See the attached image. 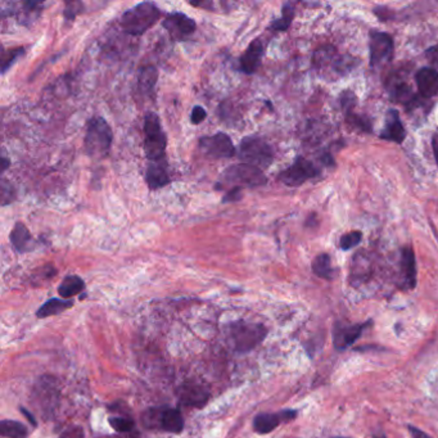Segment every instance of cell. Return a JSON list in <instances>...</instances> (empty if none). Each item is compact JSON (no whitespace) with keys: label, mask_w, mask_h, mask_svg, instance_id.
I'll return each mask as SVG.
<instances>
[{"label":"cell","mask_w":438,"mask_h":438,"mask_svg":"<svg viewBox=\"0 0 438 438\" xmlns=\"http://www.w3.org/2000/svg\"><path fill=\"white\" fill-rule=\"evenodd\" d=\"M268 183V178L265 176L264 171L251 166L247 163L231 165L222 171L220 175V180L215 184V189L222 190L227 187L230 188H257Z\"/></svg>","instance_id":"obj_1"},{"label":"cell","mask_w":438,"mask_h":438,"mask_svg":"<svg viewBox=\"0 0 438 438\" xmlns=\"http://www.w3.org/2000/svg\"><path fill=\"white\" fill-rule=\"evenodd\" d=\"M161 19V10L157 4L144 1L124 12L119 19V26L126 34L140 36L150 30Z\"/></svg>","instance_id":"obj_2"},{"label":"cell","mask_w":438,"mask_h":438,"mask_svg":"<svg viewBox=\"0 0 438 438\" xmlns=\"http://www.w3.org/2000/svg\"><path fill=\"white\" fill-rule=\"evenodd\" d=\"M113 132L110 124L100 116L90 119L84 138L85 153L94 159H106L110 154Z\"/></svg>","instance_id":"obj_3"},{"label":"cell","mask_w":438,"mask_h":438,"mask_svg":"<svg viewBox=\"0 0 438 438\" xmlns=\"http://www.w3.org/2000/svg\"><path fill=\"white\" fill-rule=\"evenodd\" d=\"M230 343L239 354H246L256 349L266 338L268 329L262 324L238 320L228 327Z\"/></svg>","instance_id":"obj_4"},{"label":"cell","mask_w":438,"mask_h":438,"mask_svg":"<svg viewBox=\"0 0 438 438\" xmlns=\"http://www.w3.org/2000/svg\"><path fill=\"white\" fill-rule=\"evenodd\" d=\"M143 150L150 162L163 161L168 147V138L162 129L161 119L156 112H147L144 116Z\"/></svg>","instance_id":"obj_5"},{"label":"cell","mask_w":438,"mask_h":438,"mask_svg":"<svg viewBox=\"0 0 438 438\" xmlns=\"http://www.w3.org/2000/svg\"><path fill=\"white\" fill-rule=\"evenodd\" d=\"M237 156L242 163H247L259 169H268L274 161L273 147L257 135H251L240 140Z\"/></svg>","instance_id":"obj_6"},{"label":"cell","mask_w":438,"mask_h":438,"mask_svg":"<svg viewBox=\"0 0 438 438\" xmlns=\"http://www.w3.org/2000/svg\"><path fill=\"white\" fill-rule=\"evenodd\" d=\"M143 423L154 428V424L169 433L179 435L184 429V419L179 408H150L143 414Z\"/></svg>","instance_id":"obj_7"},{"label":"cell","mask_w":438,"mask_h":438,"mask_svg":"<svg viewBox=\"0 0 438 438\" xmlns=\"http://www.w3.org/2000/svg\"><path fill=\"white\" fill-rule=\"evenodd\" d=\"M199 150L209 159H231L237 154L233 140L225 132H216L199 139Z\"/></svg>","instance_id":"obj_8"},{"label":"cell","mask_w":438,"mask_h":438,"mask_svg":"<svg viewBox=\"0 0 438 438\" xmlns=\"http://www.w3.org/2000/svg\"><path fill=\"white\" fill-rule=\"evenodd\" d=\"M318 174L319 170L312 162L303 157H297L288 169L279 174L278 179L287 187H299L308 180L318 176Z\"/></svg>","instance_id":"obj_9"},{"label":"cell","mask_w":438,"mask_h":438,"mask_svg":"<svg viewBox=\"0 0 438 438\" xmlns=\"http://www.w3.org/2000/svg\"><path fill=\"white\" fill-rule=\"evenodd\" d=\"M393 39L389 34L378 30L370 31V65L371 67H380L386 65L393 56Z\"/></svg>","instance_id":"obj_10"},{"label":"cell","mask_w":438,"mask_h":438,"mask_svg":"<svg viewBox=\"0 0 438 438\" xmlns=\"http://www.w3.org/2000/svg\"><path fill=\"white\" fill-rule=\"evenodd\" d=\"M371 325V321L364 323H347V321H337L333 325V345L338 351L351 347L358 341L362 332Z\"/></svg>","instance_id":"obj_11"},{"label":"cell","mask_w":438,"mask_h":438,"mask_svg":"<svg viewBox=\"0 0 438 438\" xmlns=\"http://www.w3.org/2000/svg\"><path fill=\"white\" fill-rule=\"evenodd\" d=\"M162 26L174 40L185 39L190 35H193L197 30L196 21L180 12H174L168 14L165 21L162 22Z\"/></svg>","instance_id":"obj_12"},{"label":"cell","mask_w":438,"mask_h":438,"mask_svg":"<svg viewBox=\"0 0 438 438\" xmlns=\"http://www.w3.org/2000/svg\"><path fill=\"white\" fill-rule=\"evenodd\" d=\"M297 410H281L278 413H262L253 419V429L259 435H268L278 428L281 423L297 418Z\"/></svg>","instance_id":"obj_13"},{"label":"cell","mask_w":438,"mask_h":438,"mask_svg":"<svg viewBox=\"0 0 438 438\" xmlns=\"http://www.w3.org/2000/svg\"><path fill=\"white\" fill-rule=\"evenodd\" d=\"M180 404L190 408H203L209 402V393L203 384L194 380H187L178 389Z\"/></svg>","instance_id":"obj_14"},{"label":"cell","mask_w":438,"mask_h":438,"mask_svg":"<svg viewBox=\"0 0 438 438\" xmlns=\"http://www.w3.org/2000/svg\"><path fill=\"white\" fill-rule=\"evenodd\" d=\"M264 44L260 39L252 40L247 49L239 58V70L246 75H253L261 65L264 57Z\"/></svg>","instance_id":"obj_15"},{"label":"cell","mask_w":438,"mask_h":438,"mask_svg":"<svg viewBox=\"0 0 438 438\" xmlns=\"http://www.w3.org/2000/svg\"><path fill=\"white\" fill-rule=\"evenodd\" d=\"M10 240L19 253H27L36 249V240L31 235L30 230L23 222H16L10 231Z\"/></svg>","instance_id":"obj_16"},{"label":"cell","mask_w":438,"mask_h":438,"mask_svg":"<svg viewBox=\"0 0 438 438\" xmlns=\"http://www.w3.org/2000/svg\"><path fill=\"white\" fill-rule=\"evenodd\" d=\"M170 175L166 168V162L163 161H156L150 162L146 169V183L150 187V189L157 190L169 185Z\"/></svg>","instance_id":"obj_17"},{"label":"cell","mask_w":438,"mask_h":438,"mask_svg":"<svg viewBox=\"0 0 438 438\" xmlns=\"http://www.w3.org/2000/svg\"><path fill=\"white\" fill-rule=\"evenodd\" d=\"M380 138L397 143V144H401L406 138V130L402 125V121L400 119L397 111H389L386 116L384 129L380 132Z\"/></svg>","instance_id":"obj_18"},{"label":"cell","mask_w":438,"mask_h":438,"mask_svg":"<svg viewBox=\"0 0 438 438\" xmlns=\"http://www.w3.org/2000/svg\"><path fill=\"white\" fill-rule=\"evenodd\" d=\"M417 85L419 93L424 98H433L438 94V71L430 67H423L417 72Z\"/></svg>","instance_id":"obj_19"},{"label":"cell","mask_w":438,"mask_h":438,"mask_svg":"<svg viewBox=\"0 0 438 438\" xmlns=\"http://www.w3.org/2000/svg\"><path fill=\"white\" fill-rule=\"evenodd\" d=\"M401 273H402L405 288H415V286H417V260H415L414 251L410 247H405L402 249Z\"/></svg>","instance_id":"obj_20"},{"label":"cell","mask_w":438,"mask_h":438,"mask_svg":"<svg viewBox=\"0 0 438 438\" xmlns=\"http://www.w3.org/2000/svg\"><path fill=\"white\" fill-rule=\"evenodd\" d=\"M157 81H159V71L154 66L148 65L140 69L139 75H138V88L141 94H146V95L150 94L156 88Z\"/></svg>","instance_id":"obj_21"},{"label":"cell","mask_w":438,"mask_h":438,"mask_svg":"<svg viewBox=\"0 0 438 438\" xmlns=\"http://www.w3.org/2000/svg\"><path fill=\"white\" fill-rule=\"evenodd\" d=\"M72 306L73 301L71 299H50L43 306H40L39 310L36 311V316L39 319L49 318L71 309Z\"/></svg>","instance_id":"obj_22"},{"label":"cell","mask_w":438,"mask_h":438,"mask_svg":"<svg viewBox=\"0 0 438 438\" xmlns=\"http://www.w3.org/2000/svg\"><path fill=\"white\" fill-rule=\"evenodd\" d=\"M85 289V281L78 275H67L58 287V293L63 299H69Z\"/></svg>","instance_id":"obj_23"},{"label":"cell","mask_w":438,"mask_h":438,"mask_svg":"<svg viewBox=\"0 0 438 438\" xmlns=\"http://www.w3.org/2000/svg\"><path fill=\"white\" fill-rule=\"evenodd\" d=\"M312 271L319 278L332 280L333 279V268L328 253H320L312 261Z\"/></svg>","instance_id":"obj_24"},{"label":"cell","mask_w":438,"mask_h":438,"mask_svg":"<svg viewBox=\"0 0 438 438\" xmlns=\"http://www.w3.org/2000/svg\"><path fill=\"white\" fill-rule=\"evenodd\" d=\"M29 430L27 428L16 420H3L0 423V435L7 438H26Z\"/></svg>","instance_id":"obj_25"},{"label":"cell","mask_w":438,"mask_h":438,"mask_svg":"<svg viewBox=\"0 0 438 438\" xmlns=\"http://www.w3.org/2000/svg\"><path fill=\"white\" fill-rule=\"evenodd\" d=\"M295 19V8H293V4L290 3H286L283 5V10H281V17L278 20L274 21L271 25H270V30L274 31H286L290 26L292 21Z\"/></svg>","instance_id":"obj_26"},{"label":"cell","mask_w":438,"mask_h":438,"mask_svg":"<svg viewBox=\"0 0 438 438\" xmlns=\"http://www.w3.org/2000/svg\"><path fill=\"white\" fill-rule=\"evenodd\" d=\"M23 53H25L23 48L4 50L1 56V73L4 75L7 71L10 70V66L19 60Z\"/></svg>","instance_id":"obj_27"},{"label":"cell","mask_w":438,"mask_h":438,"mask_svg":"<svg viewBox=\"0 0 438 438\" xmlns=\"http://www.w3.org/2000/svg\"><path fill=\"white\" fill-rule=\"evenodd\" d=\"M0 194H1V206H7L17 199V190L5 179L1 180L0 185Z\"/></svg>","instance_id":"obj_28"},{"label":"cell","mask_w":438,"mask_h":438,"mask_svg":"<svg viewBox=\"0 0 438 438\" xmlns=\"http://www.w3.org/2000/svg\"><path fill=\"white\" fill-rule=\"evenodd\" d=\"M361 240H362V233L358 230H354V231H349L347 234L342 235L339 246L343 251H349V249H354L360 244Z\"/></svg>","instance_id":"obj_29"},{"label":"cell","mask_w":438,"mask_h":438,"mask_svg":"<svg viewBox=\"0 0 438 438\" xmlns=\"http://www.w3.org/2000/svg\"><path fill=\"white\" fill-rule=\"evenodd\" d=\"M110 426L119 433H126L134 428V420L126 417H113L108 419Z\"/></svg>","instance_id":"obj_30"},{"label":"cell","mask_w":438,"mask_h":438,"mask_svg":"<svg viewBox=\"0 0 438 438\" xmlns=\"http://www.w3.org/2000/svg\"><path fill=\"white\" fill-rule=\"evenodd\" d=\"M84 10V4L81 1H66L65 10H63V17L65 20L73 21L76 16Z\"/></svg>","instance_id":"obj_31"},{"label":"cell","mask_w":438,"mask_h":438,"mask_svg":"<svg viewBox=\"0 0 438 438\" xmlns=\"http://www.w3.org/2000/svg\"><path fill=\"white\" fill-rule=\"evenodd\" d=\"M242 198H243V189L242 188H230L221 199V202L222 203H234Z\"/></svg>","instance_id":"obj_32"},{"label":"cell","mask_w":438,"mask_h":438,"mask_svg":"<svg viewBox=\"0 0 438 438\" xmlns=\"http://www.w3.org/2000/svg\"><path fill=\"white\" fill-rule=\"evenodd\" d=\"M206 117H207V112L203 107H200V106L193 107L192 113H190V122L193 125H199L200 122H203L206 119Z\"/></svg>","instance_id":"obj_33"},{"label":"cell","mask_w":438,"mask_h":438,"mask_svg":"<svg viewBox=\"0 0 438 438\" xmlns=\"http://www.w3.org/2000/svg\"><path fill=\"white\" fill-rule=\"evenodd\" d=\"M60 438H85V436H84V430L80 427H71L66 432H63Z\"/></svg>","instance_id":"obj_34"},{"label":"cell","mask_w":438,"mask_h":438,"mask_svg":"<svg viewBox=\"0 0 438 438\" xmlns=\"http://www.w3.org/2000/svg\"><path fill=\"white\" fill-rule=\"evenodd\" d=\"M408 430L411 438H433L427 435L424 430L419 429L418 427H414V426H408Z\"/></svg>","instance_id":"obj_35"},{"label":"cell","mask_w":438,"mask_h":438,"mask_svg":"<svg viewBox=\"0 0 438 438\" xmlns=\"http://www.w3.org/2000/svg\"><path fill=\"white\" fill-rule=\"evenodd\" d=\"M432 148H433L435 159H436V162H437L438 166V132H436V134L433 135V140H432Z\"/></svg>","instance_id":"obj_36"},{"label":"cell","mask_w":438,"mask_h":438,"mask_svg":"<svg viewBox=\"0 0 438 438\" xmlns=\"http://www.w3.org/2000/svg\"><path fill=\"white\" fill-rule=\"evenodd\" d=\"M10 166V161L7 159L5 156H3L1 157V172H4L5 170L8 169Z\"/></svg>","instance_id":"obj_37"},{"label":"cell","mask_w":438,"mask_h":438,"mask_svg":"<svg viewBox=\"0 0 438 438\" xmlns=\"http://www.w3.org/2000/svg\"><path fill=\"white\" fill-rule=\"evenodd\" d=\"M20 410L22 413H23V414H25V415H26V418L29 419L34 426H36V420H35V418L32 417V414H30V413H29V411H27V410L25 408H20Z\"/></svg>","instance_id":"obj_38"},{"label":"cell","mask_w":438,"mask_h":438,"mask_svg":"<svg viewBox=\"0 0 438 438\" xmlns=\"http://www.w3.org/2000/svg\"><path fill=\"white\" fill-rule=\"evenodd\" d=\"M373 438H387V436H386V433H383V432H377V433L373 435Z\"/></svg>","instance_id":"obj_39"},{"label":"cell","mask_w":438,"mask_h":438,"mask_svg":"<svg viewBox=\"0 0 438 438\" xmlns=\"http://www.w3.org/2000/svg\"><path fill=\"white\" fill-rule=\"evenodd\" d=\"M336 438H347V437H336Z\"/></svg>","instance_id":"obj_40"}]
</instances>
